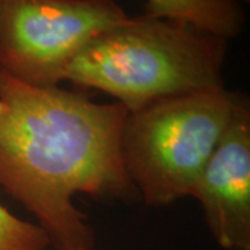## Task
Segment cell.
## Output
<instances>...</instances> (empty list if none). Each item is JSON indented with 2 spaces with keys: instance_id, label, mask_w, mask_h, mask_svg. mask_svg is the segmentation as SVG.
Instances as JSON below:
<instances>
[{
  "instance_id": "cell-1",
  "label": "cell",
  "mask_w": 250,
  "mask_h": 250,
  "mask_svg": "<svg viewBox=\"0 0 250 250\" xmlns=\"http://www.w3.org/2000/svg\"><path fill=\"white\" fill-rule=\"evenodd\" d=\"M128 110L56 86H35L0 68V185L35 215L57 250H93L95 231L77 193L128 199L120 138Z\"/></svg>"
},
{
  "instance_id": "cell-2",
  "label": "cell",
  "mask_w": 250,
  "mask_h": 250,
  "mask_svg": "<svg viewBox=\"0 0 250 250\" xmlns=\"http://www.w3.org/2000/svg\"><path fill=\"white\" fill-rule=\"evenodd\" d=\"M227 39L187 21L139 16L95 36L65 80L99 89L128 111L195 92L223 89Z\"/></svg>"
},
{
  "instance_id": "cell-3",
  "label": "cell",
  "mask_w": 250,
  "mask_h": 250,
  "mask_svg": "<svg viewBox=\"0 0 250 250\" xmlns=\"http://www.w3.org/2000/svg\"><path fill=\"white\" fill-rule=\"evenodd\" d=\"M245 96L223 88L153 102L128 111L120 156L147 206L192 196L196 181Z\"/></svg>"
},
{
  "instance_id": "cell-4",
  "label": "cell",
  "mask_w": 250,
  "mask_h": 250,
  "mask_svg": "<svg viewBox=\"0 0 250 250\" xmlns=\"http://www.w3.org/2000/svg\"><path fill=\"white\" fill-rule=\"evenodd\" d=\"M126 18L114 0H0V68L56 86L95 36Z\"/></svg>"
},
{
  "instance_id": "cell-5",
  "label": "cell",
  "mask_w": 250,
  "mask_h": 250,
  "mask_svg": "<svg viewBox=\"0 0 250 250\" xmlns=\"http://www.w3.org/2000/svg\"><path fill=\"white\" fill-rule=\"evenodd\" d=\"M192 196L224 250H250V107L248 99L235 111L196 181Z\"/></svg>"
},
{
  "instance_id": "cell-6",
  "label": "cell",
  "mask_w": 250,
  "mask_h": 250,
  "mask_svg": "<svg viewBox=\"0 0 250 250\" xmlns=\"http://www.w3.org/2000/svg\"><path fill=\"white\" fill-rule=\"evenodd\" d=\"M145 16L187 21L227 41L239 35L245 24L235 0H147Z\"/></svg>"
},
{
  "instance_id": "cell-7",
  "label": "cell",
  "mask_w": 250,
  "mask_h": 250,
  "mask_svg": "<svg viewBox=\"0 0 250 250\" xmlns=\"http://www.w3.org/2000/svg\"><path fill=\"white\" fill-rule=\"evenodd\" d=\"M50 241L45 231L11 214L0 205V250H46Z\"/></svg>"
},
{
  "instance_id": "cell-8",
  "label": "cell",
  "mask_w": 250,
  "mask_h": 250,
  "mask_svg": "<svg viewBox=\"0 0 250 250\" xmlns=\"http://www.w3.org/2000/svg\"><path fill=\"white\" fill-rule=\"evenodd\" d=\"M235 1H236V0H235ZM242 1H249V0H242Z\"/></svg>"
}]
</instances>
